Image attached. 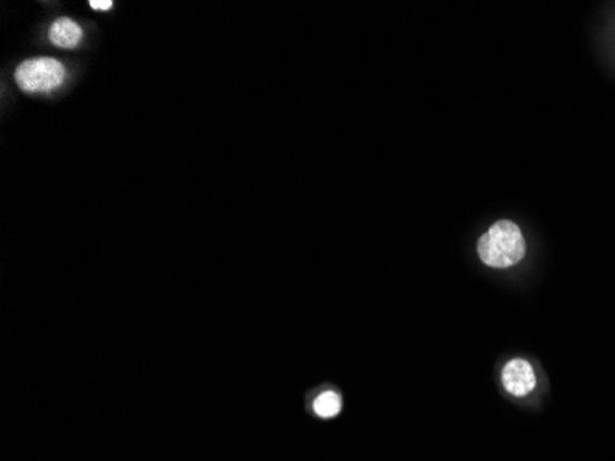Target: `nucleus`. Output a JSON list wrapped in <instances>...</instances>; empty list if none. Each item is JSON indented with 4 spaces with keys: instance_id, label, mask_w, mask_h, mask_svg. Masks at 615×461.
I'll return each instance as SVG.
<instances>
[{
    "instance_id": "nucleus-5",
    "label": "nucleus",
    "mask_w": 615,
    "mask_h": 461,
    "mask_svg": "<svg viewBox=\"0 0 615 461\" xmlns=\"http://www.w3.org/2000/svg\"><path fill=\"white\" fill-rule=\"evenodd\" d=\"M311 408H313V414H316L317 417H321V420H334V417L341 414L343 399H341L337 391L327 390L316 397V401H313Z\"/></svg>"
},
{
    "instance_id": "nucleus-1",
    "label": "nucleus",
    "mask_w": 615,
    "mask_h": 461,
    "mask_svg": "<svg viewBox=\"0 0 615 461\" xmlns=\"http://www.w3.org/2000/svg\"><path fill=\"white\" fill-rule=\"evenodd\" d=\"M478 255L489 268H513L526 257V239L516 223H494L479 239Z\"/></svg>"
},
{
    "instance_id": "nucleus-2",
    "label": "nucleus",
    "mask_w": 615,
    "mask_h": 461,
    "mask_svg": "<svg viewBox=\"0 0 615 461\" xmlns=\"http://www.w3.org/2000/svg\"><path fill=\"white\" fill-rule=\"evenodd\" d=\"M65 80V66L52 58L24 61L15 72V82L26 93H48Z\"/></svg>"
},
{
    "instance_id": "nucleus-6",
    "label": "nucleus",
    "mask_w": 615,
    "mask_h": 461,
    "mask_svg": "<svg viewBox=\"0 0 615 461\" xmlns=\"http://www.w3.org/2000/svg\"><path fill=\"white\" fill-rule=\"evenodd\" d=\"M89 7L93 10H102V12H108L113 8V2L111 0H90Z\"/></svg>"
},
{
    "instance_id": "nucleus-4",
    "label": "nucleus",
    "mask_w": 615,
    "mask_h": 461,
    "mask_svg": "<svg viewBox=\"0 0 615 461\" xmlns=\"http://www.w3.org/2000/svg\"><path fill=\"white\" fill-rule=\"evenodd\" d=\"M82 37H84L82 26L71 21V19H60V21H56V23L50 26V41L54 43L56 47H78Z\"/></svg>"
},
{
    "instance_id": "nucleus-3",
    "label": "nucleus",
    "mask_w": 615,
    "mask_h": 461,
    "mask_svg": "<svg viewBox=\"0 0 615 461\" xmlns=\"http://www.w3.org/2000/svg\"><path fill=\"white\" fill-rule=\"evenodd\" d=\"M537 373L531 362L526 359L508 360L502 369L503 390L514 399H526L537 390Z\"/></svg>"
}]
</instances>
